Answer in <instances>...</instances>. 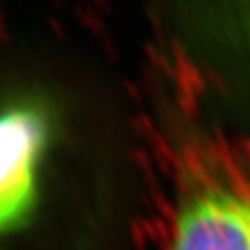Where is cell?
I'll return each instance as SVG.
<instances>
[{"label": "cell", "mask_w": 250, "mask_h": 250, "mask_svg": "<svg viewBox=\"0 0 250 250\" xmlns=\"http://www.w3.org/2000/svg\"><path fill=\"white\" fill-rule=\"evenodd\" d=\"M158 19L204 93L250 113V2L169 8Z\"/></svg>", "instance_id": "3"}, {"label": "cell", "mask_w": 250, "mask_h": 250, "mask_svg": "<svg viewBox=\"0 0 250 250\" xmlns=\"http://www.w3.org/2000/svg\"><path fill=\"white\" fill-rule=\"evenodd\" d=\"M161 250H250V135L182 128Z\"/></svg>", "instance_id": "2"}, {"label": "cell", "mask_w": 250, "mask_h": 250, "mask_svg": "<svg viewBox=\"0 0 250 250\" xmlns=\"http://www.w3.org/2000/svg\"><path fill=\"white\" fill-rule=\"evenodd\" d=\"M132 163L119 100L89 63L0 39V250H123Z\"/></svg>", "instance_id": "1"}]
</instances>
